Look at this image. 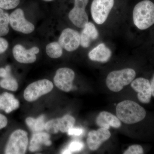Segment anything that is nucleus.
<instances>
[{"mask_svg":"<svg viewBox=\"0 0 154 154\" xmlns=\"http://www.w3.org/2000/svg\"><path fill=\"white\" fill-rule=\"evenodd\" d=\"M116 116L127 124H133L143 120L146 116L143 107L136 102L125 100L119 102L116 107Z\"/></svg>","mask_w":154,"mask_h":154,"instance_id":"1","label":"nucleus"},{"mask_svg":"<svg viewBox=\"0 0 154 154\" xmlns=\"http://www.w3.org/2000/svg\"><path fill=\"white\" fill-rule=\"evenodd\" d=\"M133 19L136 27L140 30L148 29L154 24V3L142 0L135 6Z\"/></svg>","mask_w":154,"mask_h":154,"instance_id":"2","label":"nucleus"},{"mask_svg":"<svg viewBox=\"0 0 154 154\" xmlns=\"http://www.w3.org/2000/svg\"><path fill=\"white\" fill-rule=\"evenodd\" d=\"M136 72L133 69L126 68L110 72L106 78V85L110 91H121L125 86L129 85L134 80Z\"/></svg>","mask_w":154,"mask_h":154,"instance_id":"3","label":"nucleus"},{"mask_svg":"<svg viewBox=\"0 0 154 154\" xmlns=\"http://www.w3.org/2000/svg\"><path fill=\"white\" fill-rule=\"evenodd\" d=\"M28 145V133L22 129L17 130L10 136L5 149V153L25 154Z\"/></svg>","mask_w":154,"mask_h":154,"instance_id":"4","label":"nucleus"},{"mask_svg":"<svg viewBox=\"0 0 154 154\" xmlns=\"http://www.w3.org/2000/svg\"><path fill=\"white\" fill-rule=\"evenodd\" d=\"M54 85L49 80H38L30 84L25 89L24 98L28 102H33L52 91Z\"/></svg>","mask_w":154,"mask_h":154,"instance_id":"5","label":"nucleus"},{"mask_svg":"<svg viewBox=\"0 0 154 154\" xmlns=\"http://www.w3.org/2000/svg\"><path fill=\"white\" fill-rule=\"evenodd\" d=\"M114 0H94L91 6L92 18L98 25H102L106 21L113 8Z\"/></svg>","mask_w":154,"mask_h":154,"instance_id":"6","label":"nucleus"},{"mask_svg":"<svg viewBox=\"0 0 154 154\" xmlns=\"http://www.w3.org/2000/svg\"><path fill=\"white\" fill-rule=\"evenodd\" d=\"M88 2L89 0H74V7L69 13V19L78 28H84L88 22L85 11Z\"/></svg>","mask_w":154,"mask_h":154,"instance_id":"7","label":"nucleus"},{"mask_svg":"<svg viewBox=\"0 0 154 154\" xmlns=\"http://www.w3.org/2000/svg\"><path fill=\"white\" fill-rule=\"evenodd\" d=\"M10 24L14 30L25 34L31 33L35 29L34 25L25 19L24 12L21 9H17L11 13Z\"/></svg>","mask_w":154,"mask_h":154,"instance_id":"8","label":"nucleus"},{"mask_svg":"<svg viewBox=\"0 0 154 154\" xmlns=\"http://www.w3.org/2000/svg\"><path fill=\"white\" fill-rule=\"evenodd\" d=\"M75 118L69 115H66L60 118L53 119L46 122L45 129L48 132L54 134L59 131L67 132L69 130L74 126Z\"/></svg>","mask_w":154,"mask_h":154,"instance_id":"9","label":"nucleus"},{"mask_svg":"<svg viewBox=\"0 0 154 154\" xmlns=\"http://www.w3.org/2000/svg\"><path fill=\"white\" fill-rule=\"evenodd\" d=\"M74 72L68 68H61L57 71L54 78V84L59 89L66 92H69L72 88Z\"/></svg>","mask_w":154,"mask_h":154,"instance_id":"10","label":"nucleus"},{"mask_svg":"<svg viewBox=\"0 0 154 154\" xmlns=\"http://www.w3.org/2000/svg\"><path fill=\"white\" fill-rule=\"evenodd\" d=\"M80 34L76 30L66 28L62 32L58 42L63 48L68 51H73L78 49L80 45Z\"/></svg>","mask_w":154,"mask_h":154,"instance_id":"11","label":"nucleus"},{"mask_svg":"<svg viewBox=\"0 0 154 154\" xmlns=\"http://www.w3.org/2000/svg\"><path fill=\"white\" fill-rule=\"evenodd\" d=\"M131 87L137 93V98L140 102L143 104H148L152 97L150 82L145 78H137L131 82Z\"/></svg>","mask_w":154,"mask_h":154,"instance_id":"12","label":"nucleus"},{"mask_svg":"<svg viewBox=\"0 0 154 154\" xmlns=\"http://www.w3.org/2000/svg\"><path fill=\"white\" fill-rule=\"evenodd\" d=\"M39 52L38 47H33L27 50L21 45H15L13 49L14 58L20 63H31L35 62L36 60V54Z\"/></svg>","mask_w":154,"mask_h":154,"instance_id":"13","label":"nucleus"},{"mask_svg":"<svg viewBox=\"0 0 154 154\" xmlns=\"http://www.w3.org/2000/svg\"><path fill=\"white\" fill-rule=\"evenodd\" d=\"M111 136L109 130L100 128L97 130H93L89 132L87 139L89 149L92 151L98 149L103 143L108 140Z\"/></svg>","mask_w":154,"mask_h":154,"instance_id":"14","label":"nucleus"},{"mask_svg":"<svg viewBox=\"0 0 154 154\" xmlns=\"http://www.w3.org/2000/svg\"><path fill=\"white\" fill-rule=\"evenodd\" d=\"M96 123L100 128L109 129L110 127L118 128L121 126V121L115 115L107 111L99 113L96 118Z\"/></svg>","mask_w":154,"mask_h":154,"instance_id":"15","label":"nucleus"},{"mask_svg":"<svg viewBox=\"0 0 154 154\" xmlns=\"http://www.w3.org/2000/svg\"><path fill=\"white\" fill-rule=\"evenodd\" d=\"M99 36V32L95 25L92 22H88L80 34V45L82 47L87 48L90 46L92 41L96 40Z\"/></svg>","mask_w":154,"mask_h":154,"instance_id":"16","label":"nucleus"},{"mask_svg":"<svg viewBox=\"0 0 154 154\" xmlns=\"http://www.w3.org/2000/svg\"><path fill=\"white\" fill-rule=\"evenodd\" d=\"M112 52L104 43H100L94 48L88 54L91 60L101 63L107 62L110 60Z\"/></svg>","mask_w":154,"mask_h":154,"instance_id":"17","label":"nucleus"},{"mask_svg":"<svg viewBox=\"0 0 154 154\" xmlns=\"http://www.w3.org/2000/svg\"><path fill=\"white\" fill-rule=\"evenodd\" d=\"M19 102L13 94L5 92L0 95V109L9 113L19 108Z\"/></svg>","mask_w":154,"mask_h":154,"instance_id":"18","label":"nucleus"},{"mask_svg":"<svg viewBox=\"0 0 154 154\" xmlns=\"http://www.w3.org/2000/svg\"><path fill=\"white\" fill-rule=\"evenodd\" d=\"M50 138V136L47 133H34L30 140L29 150L31 152L37 151L40 149L42 145L50 146L51 144V142Z\"/></svg>","mask_w":154,"mask_h":154,"instance_id":"19","label":"nucleus"},{"mask_svg":"<svg viewBox=\"0 0 154 154\" xmlns=\"http://www.w3.org/2000/svg\"><path fill=\"white\" fill-rule=\"evenodd\" d=\"M44 115H41L37 119L28 117L26 119L25 122L28 127L33 132H41L45 129L46 123Z\"/></svg>","mask_w":154,"mask_h":154,"instance_id":"20","label":"nucleus"},{"mask_svg":"<svg viewBox=\"0 0 154 154\" xmlns=\"http://www.w3.org/2000/svg\"><path fill=\"white\" fill-rule=\"evenodd\" d=\"M46 52L49 57L58 58L62 55L63 48L58 42H51L46 46Z\"/></svg>","mask_w":154,"mask_h":154,"instance_id":"21","label":"nucleus"},{"mask_svg":"<svg viewBox=\"0 0 154 154\" xmlns=\"http://www.w3.org/2000/svg\"><path fill=\"white\" fill-rule=\"evenodd\" d=\"M10 16L0 8V36H5L9 32Z\"/></svg>","mask_w":154,"mask_h":154,"instance_id":"22","label":"nucleus"},{"mask_svg":"<svg viewBox=\"0 0 154 154\" xmlns=\"http://www.w3.org/2000/svg\"><path fill=\"white\" fill-rule=\"evenodd\" d=\"M0 86L6 90L15 91L18 89V84L16 80L10 75L0 81Z\"/></svg>","mask_w":154,"mask_h":154,"instance_id":"23","label":"nucleus"},{"mask_svg":"<svg viewBox=\"0 0 154 154\" xmlns=\"http://www.w3.org/2000/svg\"><path fill=\"white\" fill-rule=\"evenodd\" d=\"M20 3V0H0V8L11 10L16 8Z\"/></svg>","mask_w":154,"mask_h":154,"instance_id":"24","label":"nucleus"},{"mask_svg":"<svg viewBox=\"0 0 154 154\" xmlns=\"http://www.w3.org/2000/svg\"><path fill=\"white\" fill-rule=\"evenodd\" d=\"M144 151L142 147L139 145H133L129 146L124 152V154H142Z\"/></svg>","mask_w":154,"mask_h":154,"instance_id":"25","label":"nucleus"},{"mask_svg":"<svg viewBox=\"0 0 154 154\" xmlns=\"http://www.w3.org/2000/svg\"><path fill=\"white\" fill-rule=\"evenodd\" d=\"M84 146V143L82 142L74 141L69 144L67 149L72 153L73 152L80 151L83 148Z\"/></svg>","mask_w":154,"mask_h":154,"instance_id":"26","label":"nucleus"},{"mask_svg":"<svg viewBox=\"0 0 154 154\" xmlns=\"http://www.w3.org/2000/svg\"><path fill=\"white\" fill-rule=\"evenodd\" d=\"M84 132L82 128H71L68 131L69 135L80 136Z\"/></svg>","mask_w":154,"mask_h":154,"instance_id":"27","label":"nucleus"},{"mask_svg":"<svg viewBox=\"0 0 154 154\" xmlns=\"http://www.w3.org/2000/svg\"><path fill=\"white\" fill-rule=\"evenodd\" d=\"M8 45L7 40L0 36V54L5 52L8 49Z\"/></svg>","mask_w":154,"mask_h":154,"instance_id":"28","label":"nucleus"},{"mask_svg":"<svg viewBox=\"0 0 154 154\" xmlns=\"http://www.w3.org/2000/svg\"><path fill=\"white\" fill-rule=\"evenodd\" d=\"M8 122L7 117L0 113V129L5 127L8 124Z\"/></svg>","mask_w":154,"mask_h":154,"instance_id":"29","label":"nucleus"},{"mask_svg":"<svg viewBox=\"0 0 154 154\" xmlns=\"http://www.w3.org/2000/svg\"><path fill=\"white\" fill-rule=\"evenodd\" d=\"M10 73L8 72L5 68H0V77L5 78L10 75Z\"/></svg>","mask_w":154,"mask_h":154,"instance_id":"30","label":"nucleus"},{"mask_svg":"<svg viewBox=\"0 0 154 154\" xmlns=\"http://www.w3.org/2000/svg\"><path fill=\"white\" fill-rule=\"evenodd\" d=\"M151 88L152 95L154 97V75L153 76L150 82Z\"/></svg>","mask_w":154,"mask_h":154,"instance_id":"31","label":"nucleus"},{"mask_svg":"<svg viewBox=\"0 0 154 154\" xmlns=\"http://www.w3.org/2000/svg\"><path fill=\"white\" fill-rule=\"evenodd\" d=\"M43 1H45V2H51L53 0H43Z\"/></svg>","mask_w":154,"mask_h":154,"instance_id":"32","label":"nucleus"}]
</instances>
